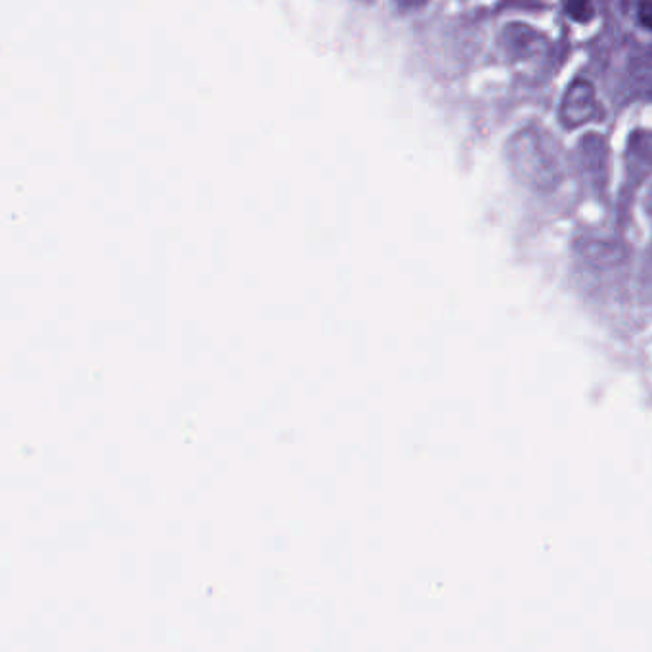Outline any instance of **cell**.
<instances>
[{
	"mask_svg": "<svg viewBox=\"0 0 652 652\" xmlns=\"http://www.w3.org/2000/svg\"><path fill=\"white\" fill-rule=\"evenodd\" d=\"M595 111V89L590 81L578 79L570 84L563 103H561V121L569 129H578L593 118Z\"/></svg>",
	"mask_w": 652,
	"mask_h": 652,
	"instance_id": "1",
	"label": "cell"
},
{
	"mask_svg": "<svg viewBox=\"0 0 652 652\" xmlns=\"http://www.w3.org/2000/svg\"><path fill=\"white\" fill-rule=\"evenodd\" d=\"M639 21L645 29L652 31V0H643L638 7Z\"/></svg>",
	"mask_w": 652,
	"mask_h": 652,
	"instance_id": "3",
	"label": "cell"
},
{
	"mask_svg": "<svg viewBox=\"0 0 652 652\" xmlns=\"http://www.w3.org/2000/svg\"><path fill=\"white\" fill-rule=\"evenodd\" d=\"M400 7L405 8V10H410V8H419L425 4V0H397Z\"/></svg>",
	"mask_w": 652,
	"mask_h": 652,
	"instance_id": "4",
	"label": "cell"
},
{
	"mask_svg": "<svg viewBox=\"0 0 652 652\" xmlns=\"http://www.w3.org/2000/svg\"><path fill=\"white\" fill-rule=\"evenodd\" d=\"M564 12L576 23H590L595 18V8L591 0H564Z\"/></svg>",
	"mask_w": 652,
	"mask_h": 652,
	"instance_id": "2",
	"label": "cell"
}]
</instances>
